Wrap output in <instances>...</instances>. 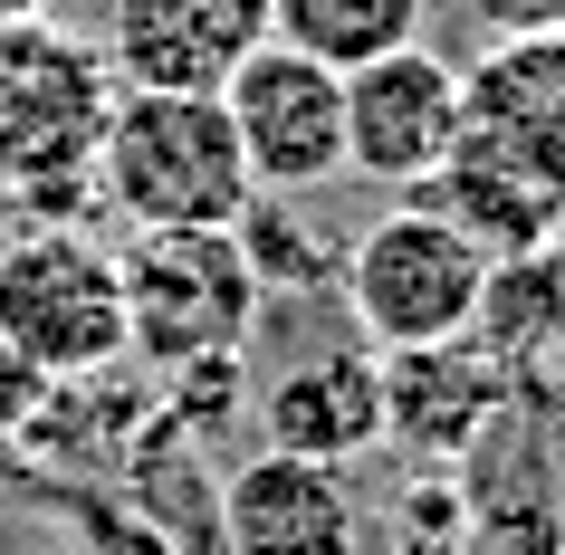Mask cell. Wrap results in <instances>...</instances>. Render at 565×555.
Instances as JSON below:
<instances>
[{"instance_id":"7c38bea8","label":"cell","mask_w":565,"mask_h":555,"mask_svg":"<svg viewBox=\"0 0 565 555\" xmlns=\"http://www.w3.org/2000/svg\"><path fill=\"white\" fill-rule=\"evenodd\" d=\"M460 135H489V145L565 173V30L489 39L460 67Z\"/></svg>"},{"instance_id":"277c9868","label":"cell","mask_w":565,"mask_h":555,"mask_svg":"<svg viewBox=\"0 0 565 555\" xmlns=\"http://www.w3.org/2000/svg\"><path fill=\"white\" fill-rule=\"evenodd\" d=\"M0 345L49 383H96L125 364V259L77 221L0 239Z\"/></svg>"},{"instance_id":"6da1fadb","label":"cell","mask_w":565,"mask_h":555,"mask_svg":"<svg viewBox=\"0 0 565 555\" xmlns=\"http://www.w3.org/2000/svg\"><path fill=\"white\" fill-rule=\"evenodd\" d=\"M96 202L125 231H239L259 182H249V153L231 135V106L125 87L116 125L96 145Z\"/></svg>"},{"instance_id":"5b68a950","label":"cell","mask_w":565,"mask_h":555,"mask_svg":"<svg viewBox=\"0 0 565 555\" xmlns=\"http://www.w3.org/2000/svg\"><path fill=\"white\" fill-rule=\"evenodd\" d=\"M335 288H345V307H355L374 354H422V345H450V335L479 325L489 249H470L431 202H403L345 239Z\"/></svg>"},{"instance_id":"4fadbf2b","label":"cell","mask_w":565,"mask_h":555,"mask_svg":"<svg viewBox=\"0 0 565 555\" xmlns=\"http://www.w3.org/2000/svg\"><path fill=\"white\" fill-rule=\"evenodd\" d=\"M499 412V354L479 335H450V345L393 354L384 364V440H413V450H470Z\"/></svg>"},{"instance_id":"2e32d148","label":"cell","mask_w":565,"mask_h":555,"mask_svg":"<svg viewBox=\"0 0 565 555\" xmlns=\"http://www.w3.org/2000/svg\"><path fill=\"white\" fill-rule=\"evenodd\" d=\"M49 403H58V383L39 374V364H20L10 345H0V431H30V421H39Z\"/></svg>"},{"instance_id":"d6986e66","label":"cell","mask_w":565,"mask_h":555,"mask_svg":"<svg viewBox=\"0 0 565 555\" xmlns=\"http://www.w3.org/2000/svg\"><path fill=\"white\" fill-rule=\"evenodd\" d=\"M0 239H10V192H0Z\"/></svg>"},{"instance_id":"9c48e42d","label":"cell","mask_w":565,"mask_h":555,"mask_svg":"<svg viewBox=\"0 0 565 555\" xmlns=\"http://www.w3.org/2000/svg\"><path fill=\"white\" fill-rule=\"evenodd\" d=\"M221 555H355V498L327 460L249 450L221 469Z\"/></svg>"},{"instance_id":"52a82bcc","label":"cell","mask_w":565,"mask_h":555,"mask_svg":"<svg viewBox=\"0 0 565 555\" xmlns=\"http://www.w3.org/2000/svg\"><path fill=\"white\" fill-rule=\"evenodd\" d=\"M460 145V67L441 49H384L345 67V173L355 182H431Z\"/></svg>"},{"instance_id":"7a4b0ae2","label":"cell","mask_w":565,"mask_h":555,"mask_svg":"<svg viewBox=\"0 0 565 555\" xmlns=\"http://www.w3.org/2000/svg\"><path fill=\"white\" fill-rule=\"evenodd\" d=\"M116 58L106 39L58 20H0V192H30L39 211L96 192V145L116 125Z\"/></svg>"},{"instance_id":"5bb4252c","label":"cell","mask_w":565,"mask_h":555,"mask_svg":"<svg viewBox=\"0 0 565 555\" xmlns=\"http://www.w3.org/2000/svg\"><path fill=\"white\" fill-rule=\"evenodd\" d=\"M268 30H278V49H307L327 67H364V58L422 39V0H268Z\"/></svg>"},{"instance_id":"8992f818","label":"cell","mask_w":565,"mask_h":555,"mask_svg":"<svg viewBox=\"0 0 565 555\" xmlns=\"http://www.w3.org/2000/svg\"><path fill=\"white\" fill-rule=\"evenodd\" d=\"M221 106H231V135L249 153L259 192H317V182L345 173V67L268 39L221 87Z\"/></svg>"},{"instance_id":"e0dca14e","label":"cell","mask_w":565,"mask_h":555,"mask_svg":"<svg viewBox=\"0 0 565 555\" xmlns=\"http://www.w3.org/2000/svg\"><path fill=\"white\" fill-rule=\"evenodd\" d=\"M489 39H527V30H565V0H460Z\"/></svg>"},{"instance_id":"9a60e30c","label":"cell","mask_w":565,"mask_h":555,"mask_svg":"<svg viewBox=\"0 0 565 555\" xmlns=\"http://www.w3.org/2000/svg\"><path fill=\"white\" fill-rule=\"evenodd\" d=\"M479 345L499 354H536L565 335V239L556 249H527V259H489V297H479Z\"/></svg>"},{"instance_id":"3957f363","label":"cell","mask_w":565,"mask_h":555,"mask_svg":"<svg viewBox=\"0 0 565 555\" xmlns=\"http://www.w3.org/2000/svg\"><path fill=\"white\" fill-rule=\"evenodd\" d=\"M116 259H125V354L153 374L231 364L268 307L239 231H135Z\"/></svg>"},{"instance_id":"8fae6325","label":"cell","mask_w":565,"mask_h":555,"mask_svg":"<svg viewBox=\"0 0 565 555\" xmlns=\"http://www.w3.org/2000/svg\"><path fill=\"white\" fill-rule=\"evenodd\" d=\"M259 421H268V450L345 469L355 450H374V440H384V354L335 345V354L288 364V374L259 393Z\"/></svg>"},{"instance_id":"ba28073f","label":"cell","mask_w":565,"mask_h":555,"mask_svg":"<svg viewBox=\"0 0 565 555\" xmlns=\"http://www.w3.org/2000/svg\"><path fill=\"white\" fill-rule=\"evenodd\" d=\"M268 0H106V58L116 87L221 96L268 49Z\"/></svg>"},{"instance_id":"ac0fdd59","label":"cell","mask_w":565,"mask_h":555,"mask_svg":"<svg viewBox=\"0 0 565 555\" xmlns=\"http://www.w3.org/2000/svg\"><path fill=\"white\" fill-rule=\"evenodd\" d=\"M0 20H58V0H0Z\"/></svg>"},{"instance_id":"30bf717a","label":"cell","mask_w":565,"mask_h":555,"mask_svg":"<svg viewBox=\"0 0 565 555\" xmlns=\"http://www.w3.org/2000/svg\"><path fill=\"white\" fill-rule=\"evenodd\" d=\"M422 202L441 211L470 249H489V259H527V249H556L565 239V173L489 145V135H460L450 163L422 182Z\"/></svg>"}]
</instances>
